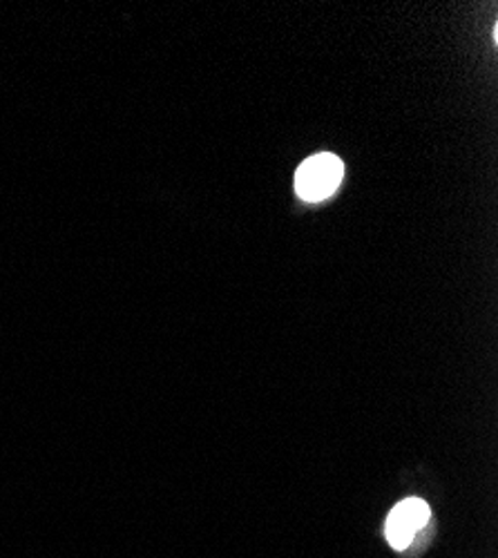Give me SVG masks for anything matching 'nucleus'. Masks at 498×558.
Here are the masks:
<instances>
[{
	"label": "nucleus",
	"instance_id": "obj_1",
	"mask_svg": "<svg viewBox=\"0 0 498 558\" xmlns=\"http://www.w3.org/2000/svg\"><path fill=\"white\" fill-rule=\"evenodd\" d=\"M342 174L344 166L336 155H315L297 168L295 191L304 202H325L338 191Z\"/></svg>",
	"mask_w": 498,
	"mask_h": 558
},
{
	"label": "nucleus",
	"instance_id": "obj_2",
	"mask_svg": "<svg viewBox=\"0 0 498 558\" xmlns=\"http://www.w3.org/2000/svg\"><path fill=\"white\" fill-rule=\"evenodd\" d=\"M432 517L429 505L421 498H406L391 509L385 525V536L393 549H404L414 543L416 534L427 525Z\"/></svg>",
	"mask_w": 498,
	"mask_h": 558
}]
</instances>
